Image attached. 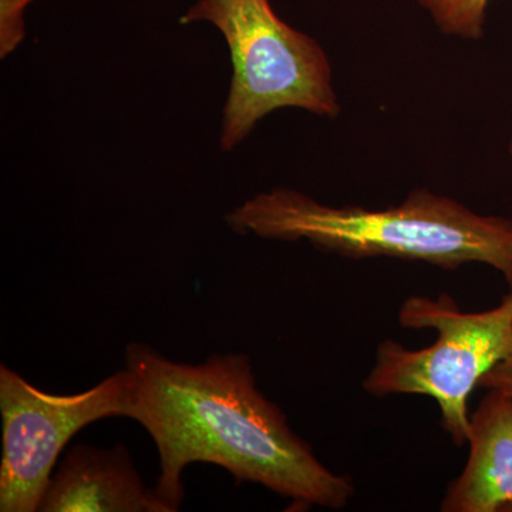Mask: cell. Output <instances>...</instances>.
Masks as SVG:
<instances>
[{
    "label": "cell",
    "instance_id": "6da1fadb",
    "mask_svg": "<svg viewBox=\"0 0 512 512\" xmlns=\"http://www.w3.org/2000/svg\"><path fill=\"white\" fill-rule=\"evenodd\" d=\"M126 365L134 379L128 419L156 443L154 491L173 512L184 500L185 467L194 463L225 468L237 484L264 485L301 507H348L352 480L329 470L293 433L285 413L256 386L247 355H212L188 365L131 343Z\"/></svg>",
    "mask_w": 512,
    "mask_h": 512
},
{
    "label": "cell",
    "instance_id": "7a4b0ae2",
    "mask_svg": "<svg viewBox=\"0 0 512 512\" xmlns=\"http://www.w3.org/2000/svg\"><path fill=\"white\" fill-rule=\"evenodd\" d=\"M227 222L238 234L306 239L348 258L387 256L444 269L480 262L500 271L512 292V221L476 214L423 188L386 210L330 207L302 192L275 188L229 212Z\"/></svg>",
    "mask_w": 512,
    "mask_h": 512
},
{
    "label": "cell",
    "instance_id": "3957f363",
    "mask_svg": "<svg viewBox=\"0 0 512 512\" xmlns=\"http://www.w3.org/2000/svg\"><path fill=\"white\" fill-rule=\"evenodd\" d=\"M180 22L210 23L228 46L232 77L222 109V150L238 147L275 110L339 116L325 50L279 19L269 0H197Z\"/></svg>",
    "mask_w": 512,
    "mask_h": 512
},
{
    "label": "cell",
    "instance_id": "277c9868",
    "mask_svg": "<svg viewBox=\"0 0 512 512\" xmlns=\"http://www.w3.org/2000/svg\"><path fill=\"white\" fill-rule=\"evenodd\" d=\"M399 322L406 329L436 330V342L412 350L384 340L363 389L379 397H433L443 429L457 446H464L470 433L468 397L493 367L512 355V292L484 312L460 311L447 293L436 299L412 296L403 302Z\"/></svg>",
    "mask_w": 512,
    "mask_h": 512
},
{
    "label": "cell",
    "instance_id": "5b68a950",
    "mask_svg": "<svg viewBox=\"0 0 512 512\" xmlns=\"http://www.w3.org/2000/svg\"><path fill=\"white\" fill-rule=\"evenodd\" d=\"M133 393L134 379L127 367L86 392L55 394L0 366V511L39 510L69 441L94 421L128 417Z\"/></svg>",
    "mask_w": 512,
    "mask_h": 512
},
{
    "label": "cell",
    "instance_id": "8992f818",
    "mask_svg": "<svg viewBox=\"0 0 512 512\" xmlns=\"http://www.w3.org/2000/svg\"><path fill=\"white\" fill-rule=\"evenodd\" d=\"M37 512L173 510L143 483L126 447L76 444L57 464Z\"/></svg>",
    "mask_w": 512,
    "mask_h": 512
},
{
    "label": "cell",
    "instance_id": "52a82bcc",
    "mask_svg": "<svg viewBox=\"0 0 512 512\" xmlns=\"http://www.w3.org/2000/svg\"><path fill=\"white\" fill-rule=\"evenodd\" d=\"M487 392L470 417V454L448 485L443 512L512 511V394Z\"/></svg>",
    "mask_w": 512,
    "mask_h": 512
},
{
    "label": "cell",
    "instance_id": "ba28073f",
    "mask_svg": "<svg viewBox=\"0 0 512 512\" xmlns=\"http://www.w3.org/2000/svg\"><path fill=\"white\" fill-rule=\"evenodd\" d=\"M424 6L437 26L447 35L463 39H480L483 36L485 9L488 0H417Z\"/></svg>",
    "mask_w": 512,
    "mask_h": 512
},
{
    "label": "cell",
    "instance_id": "9c48e42d",
    "mask_svg": "<svg viewBox=\"0 0 512 512\" xmlns=\"http://www.w3.org/2000/svg\"><path fill=\"white\" fill-rule=\"evenodd\" d=\"M35 0H0V59L12 55L26 37V10Z\"/></svg>",
    "mask_w": 512,
    "mask_h": 512
},
{
    "label": "cell",
    "instance_id": "30bf717a",
    "mask_svg": "<svg viewBox=\"0 0 512 512\" xmlns=\"http://www.w3.org/2000/svg\"><path fill=\"white\" fill-rule=\"evenodd\" d=\"M480 389L512 394V355L498 363L478 383Z\"/></svg>",
    "mask_w": 512,
    "mask_h": 512
},
{
    "label": "cell",
    "instance_id": "8fae6325",
    "mask_svg": "<svg viewBox=\"0 0 512 512\" xmlns=\"http://www.w3.org/2000/svg\"><path fill=\"white\" fill-rule=\"evenodd\" d=\"M510 153H511V156H512V140H511V144H510Z\"/></svg>",
    "mask_w": 512,
    "mask_h": 512
}]
</instances>
